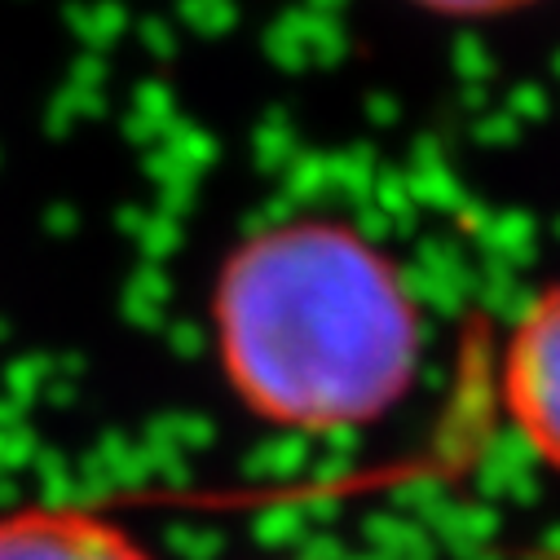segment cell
Wrapping results in <instances>:
<instances>
[{
  "mask_svg": "<svg viewBox=\"0 0 560 560\" xmlns=\"http://www.w3.org/2000/svg\"><path fill=\"white\" fill-rule=\"evenodd\" d=\"M208 318L225 388L283 433L375 424L415 388L424 353L406 273L336 217H288L234 243Z\"/></svg>",
  "mask_w": 560,
  "mask_h": 560,
  "instance_id": "1",
  "label": "cell"
},
{
  "mask_svg": "<svg viewBox=\"0 0 560 560\" xmlns=\"http://www.w3.org/2000/svg\"><path fill=\"white\" fill-rule=\"evenodd\" d=\"M0 560H160L110 516L36 503L0 512Z\"/></svg>",
  "mask_w": 560,
  "mask_h": 560,
  "instance_id": "3",
  "label": "cell"
},
{
  "mask_svg": "<svg viewBox=\"0 0 560 560\" xmlns=\"http://www.w3.org/2000/svg\"><path fill=\"white\" fill-rule=\"evenodd\" d=\"M499 397L516 442L560 477V278L516 314L499 362Z\"/></svg>",
  "mask_w": 560,
  "mask_h": 560,
  "instance_id": "2",
  "label": "cell"
},
{
  "mask_svg": "<svg viewBox=\"0 0 560 560\" xmlns=\"http://www.w3.org/2000/svg\"><path fill=\"white\" fill-rule=\"evenodd\" d=\"M410 5L433 19H451V23H490V19L521 14L538 5V0H410Z\"/></svg>",
  "mask_w": 560,
  "mask_h": 560,
  "instance_id": "4",
  "label": "cell"
}]
</instances>
